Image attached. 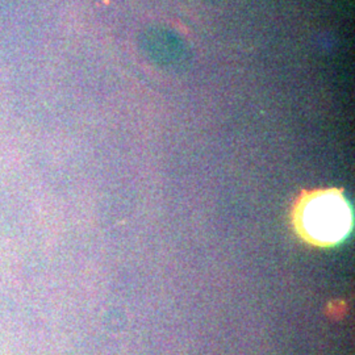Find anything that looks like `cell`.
Returning <instances> with one entry per match:
<instances>
[{
	"instance_id": "cell-2",
	"label": "cell",
	"mask_w": 355,
	"mask_h": 355,
	"mask_svg": "<svg viewBox=\"0 0 355 355\" xmlns=\"http://www.w3.org/2000/svg\"><path fill=\"white\" fill-rule=\"evenodd\" d=\"M150 57L162 64H179L183 60V44L167 31H152L148 36Z\"/></svg>"
},
{
	"instance_id": "cell-1",
	"label": "cell",
	"mask_w": 355,
	"mask_h": 355,
	"mask_svg": "<svg viewBox=\"0 0 355 355\" xmlns=\"http://www.w3.org/2000/svg\"><path fill=\"white\" fill-rule=\"evenodd\" d=\"M350 223L349 205L333 192L311 198L302 208L300 227L309 240L318 243L341 241L350 229Z\"/></svg>"
}]
</instances>
